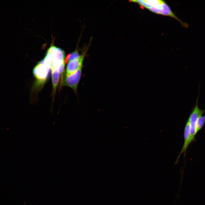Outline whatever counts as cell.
<instances>
[{
	"mask_svg": "<svg viewBox=\"0 0 205 205\" xmlns=\"http://www.w3.org/2000/svg\"><path fill=\"white\" fill-rule=\"evenodd\" d=\"M80 55L77 50L75 51L67 56L65 62L67 63L71 60L79 58Z\"/></svg>",
	"mask_w": 205,
	"mask_h": 205,
	"instance_id": "cell-9",
	"label": "cell"
},
{
	"mask_svg": "<svg viewBox=\"0 0 205 205\" xmlns=\"http://www.w3.org/2000/svg\"><path fill=\"white\" fill-rule=\"evenodd\" d=\"M184 142L182 149L179 156L177 159L176 162L178 161L179 158L181 154L184 153L189 145L192 141L190 136L189 122L188 120L185 125L184 132Z\"/></svg>",
	"mask_w": 205,
	"mask_h": 205,
	"instance_id": "cell-7",
	"label": "cell"
},
{
	"mask_svg": "<svg viewBox=\"0 0 205 205\" xmlns=\"http://www.w3.org/2000/svg\"><path fill=\"white\" fill-rule=\"evenodd\" d=\"M52 56L51 69L56 68L64 62V53L60 48L54 46L51 47L48 50Z\"/></svg>",
	"mask_w": 205,
	"mask_h": 205,
	"instance_id": "cell-5",
	"label": "cell"
},
{
	"mask_svg": "<svg viewBox=\"0 0 205 205\" xmlns=\"http://www.w3.org/2000/svg\"><path fill=\"white\" fill-rule=\"evenodd\" d=\"M51 56L46 54L44 59L34 68L33 74L38 85H42L45 82L51 68Z\"/></svg>",
	"mask_w": 205,
	"mask_h": 205,
	"instance_id": "cell-2",
	"label": "cell"
},
{
	"mask_svg": "<svg viewBox=\"0 0 205 205\" xmlns=\"http://www.w3.org/2000/svg\"><path fill=\"white\" fill-rule=\"evenodd\" d=\"M83 64L74 73L68 76H65L63 84L70 87L77 94V87L81 78Z\"/></svg>",
	"mask_w": 205,
	"mask_h": 205,
	"instance_id": "cell-4",
	"label": "cell"
},
{
	"mask_svg": "<svg viewBox=\"0 0 205 205\" xmlns=\"http://www.w3.org/2000/svg\"><path fill=\"white\" fill-rule=\"evenodd\" d=\"M205 122V115L200 116L198 118L196 125L197 133L202 127Z\"/></svg>",
	"mask_w": 205,
	"mask_h": 205,
	"instance_id": "cell-10",
	"label": "cell"
},
{
	"mask_svg": "<svg viewBox=\"0 0 205 205\" xmlns=\"http://www.w3.org/2000/svg\"><path fill=\"white\" fill-rule=\"evenodd\" d=\"M198 99V97L197 99L196 104L188 119L189 122L190 136L192 141L194 139L197 133L196 125L198 120L205 112V109L202 110L199 108Z\"/></svg>",
	"mask_w": 205,
	"mask_h": 205,
	"instance_id": "cell-3",
	"label": "cell"
},
{
	"mask_svg": "<svg viewBox=\"0 0 205 205\" xmlns=\"http://www.w3.org/2000/svg\"><path fill=\"white\" fill-rule=\"evenodd\" d=\"M85 54V53L84 52L79 58L68 62L66 68V76H68L74 73L83 64Z\"/></svg>",
	"mask_w": 205,
	"mask_h": 205,
	"instance_id": "cell-6",
	"label": "cell"
},
{
	"mask_svg": "<svg viewBox=\"0 0 205 205\" xmlns=\"http://www.w3.org/2000/svg\"><path fill=\"white\" fill-rule=\"evenodd\" d=\"M65 62H63L57 68V69L60 74L63 72L65 66Z\"/></svg>",
	"mask_w": 205,
	"mask_h": 205,
	"instance_id": "cell-11",
	"label": "cell"
},
{
	"mask_svg": "<svg viewBox=\"0 0 205 205\" xmlns=\"http://www.w3.org/2000/svg\"><path fill=\"white\" fill-rule=\"evenodd\" d=\"M51 69L52 70L51 75L53 85V93H54L59 83L60 74L56 68Z\"/></svg>",
	"mask_w": 205,
	"mask_h": 205,
	"instance_id": "cell-8",
	"label": "cell"
},
{
	"mask_svg": "<svg viewBox=\"0 0 205 205\" xmlns=\"http://www.w3.org/2000/svg\"><path fill=\"white\" fill-rule=\"evenodd\" d=\"M130 2L136 3L141 7L153 13L171 17L178 20L185 26L184 22L181 21L175 15L168 5L164 1L161 0H131Z\"/></svg>",
	"mask_w": 205,
	"mask_h": 205,
	"instance_id": "cell-1",
	"label": "cell"
}]
</instances>
